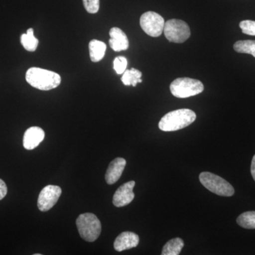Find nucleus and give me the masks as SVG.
Wrapping results in <instances>:
<instances>
[{
	"label": "nucleus",
	"mask_w": 255,
	"mask_h": 255,
	"mask_svg": "<svg viewBox=\"0 0 255 255\" xmlns=\"http://www.w3.org/2000/svg\"><path fill=\"white\" fill-rule=\"evenodd\" d=\"M142 73L135 68H131L130 70H126L123 73L122 78V81L126 86L135 87L137 83H141Z\"/></svg>",
	"instance_id": "2eb2a0df"
},
{
	"label": "nucleus",
	"mask_w": 255,
	"mask_h": 255,
	"mask_svg": "<svg viewBox=\"0 0 255 255\" xmlns=\"http://www.w3.org/2000/svg\"><path fill=\"white\" fill-rule=\"evenodd\" d=\"M251 174L253 176V179L255 181V155L253 157V160H252L251 164Z\"/></svg>",
	"instance_id": "b1692460"
},
{
	"label": "nucleus",
	"mask_w": 255,
	"mask_h": 255,
	"mask_svg": "<svg viewBox=\"0 0 255 255\" xmlns=\"http://www.w3.org/2000/svg\"><path fill=\"white\" fill-rule=\"evenodd\" d=\"M238 224L246 229H255V211H247L240 215Z\"/></svg>",
	"instance_id": "a211bd4d"
},
{
	"label": "nucleus",
	"mask_w": 255,
	"mask_h": 255,
	"mask_svg": "<svg viewBox=\"0 0 255 255\" xmlns=\"http://www.w3.org/2000/svg\"><path fill=\"white\" fill-rule=\"evenodd\" d=\"M127 60L125 57H117L114 60V68L116 73L118 75H122L126 71L127 68Z\"/></svg>",
	"instance_id": "aec40b11"
},
{
	"label": "nucleus",
	"mask_w": 255,
	"mask_h": 255,
	"mask_svg": "<svg viewBox=\"0 0 255 255\" xmlns=\"http://www.w3.org/2000/svg\"><path fill=\"white\" fill-rule=\"evenodd\" d=\"M45 137V132L41 128H29L23 135V145L26 150H33L38 146Z\"/></svg>",
	"instance_id": "9d476101"
},
{
	"label": "nucleus",
	"mask_w": 255,
	"mask_h": 255,
	"mask_svg": "<svg viewBox=\"0 0 255 255\" xmlns=\"http://www.w3.org/2000/svg\"><path fill=\"white\" fill-rule=\"evenodd\" d=\"M21 43L23 48L28 51L34 52L36 50L39 41L34 36L33 28H28L26 33L21 35Z\"/></svg>",
	"instance_id": "f3484780"
},
{
	"label": "nucleus",
	"mask_w": 255,
	"mask_h": 255,
	"mask_svg": "<svg viewBox=\"0 0 255 255\" xmlns=\"http://www.w3.org/2000/svg\"><path fill=\"white\" fill-rule=\"evenodd\" d=\"M183 247L184 241L181 238H176L167 242L162 249V255H178L180 254Z\"/></svg>",
	"instance_id": "dca6fc26"
},
{
	"label": "nucleus",
	"mask_w": 255,
	"mask_h": 255,
	"mask_svg": "<svg viewBox=\"0 0 255 255\" xmlns=\"http://www.w3.org/2000/svg\"><path fill=\"white\" fill-rule=\"evenodd\" d=\"M126 164L127 161L123 157H117L111 162L105 175L107 184H115L120 179L125 169Z\"/></svg>",
	"instance_id": "f8f14e48"
},
{
	"label": "nucleus",
	"mask_w": 255,
	"mask_h": 255,
	"mask_svg": "<svg viewBox=\"0 0 255 255\" xmlns=\"http://www.w3.org/2000/svg\"><path fill=\"white\" fill-rule=\"evenodd\" d=\"M110 45L116 52H120L128 48L129 42L126 33L119 28H111L110 31Z\"/></svg>",
	"instance_id": "ddd939ff"
},
{
	"label": "nucleus",
	"mask_w": 255,
	"mask_h": 255,
	"mask_svg": "<svg viewBox=\"0 0 255 255\" xmlns=\"http://www.w3.org/2000/svg\"><path fill=\"white\" fill-rule=\"evenodd\" d=\"M233 48L238 53L251 54L255 58V41H238L235 43Z\"/></svg>",
	"instance_id": "6ab92c4d"
},
{
	"label": "nucleus",
	"mask_w": 255,
	"mask_h": 255,
	"mask_svg": "<svg viewBox=\"0 0 255 255\" xmlns=\"http://www.w3.org/2000/svg\"><path fill=\"white\" fill-rule=\"evenodd\" d=\"M139 243V237L132 232H124L116 238L114 242V249L117 252H122L135 248Z\"/></svg>",
	"instance_id": "9b49d317"
},
{
	"label": "nucleus",
	"mask_w": 255,
	"mask_h": 255,
	"mask_svg": "<svg viewBox=\"0 0 255 255\" xmlns=\"http://www.w3.org/2000/svg\"><path fill=\"white\" fill-rule=\"evenodd\" d=\"M172 95L177 98H188L201 94L204 86L199 80L189 78L176 79L169 87Z\"/></svg>",
	"instance_id": "20e7f679"
},
{
	"label": "nucleus",
	"mask_w": 255,
	"mask_h": 255,
	"mask_svg": "<svg viewBox=\"0 0 255 255\" xmlns=\"http://www.w3.org/2000/svg\"><path fill=\"white\" fill-rule=\"evenodd\" d=\"M135 184L134 181H130L117 189L113 197V204L116 207H123L132 202L135 197V194L132 191Z\"/></svg>",
	"instance_id": "1a4fd4ad"
},
{
	"label": "nucleus",
	"mask_w": 255,
	"mask_h": 255,
	"mask_svg": "<svg viewBox=\"0 0 255 255\" xmlns=\"http://www.w3.org/2000/svg\"><path fill=\"white\" fill-rule=\"evenodd\" d=\"M140 24L142 29L148 36L158 37L163 32L164 20L157 13L147 11L140 16Z\"/></svg>",
	"instance_id": "0eeeda50"
},
{
	"label": "nucleus",
	"mask_w": 255,
	"mask_h": 255,
	"mask_svg": "<svg viewBox=\"0 0 255 255\" xmlns=\"http://www.w3.org/2000/svg\"><path fill=\"white\" fill-rule=\"evenodd\" d=\"M83 4L90 14H96L100 9V0H83Z\"/></svg>",
	"instance_id": "4be33fe9"
},
{
	"label": "nucleus",
	"mask_w": 255,
	"mask_h": 255,
	"mask_svg": "<svg viewBox=\"0 0 255 255\" xmlns=\"http://www.w3.org/2000/svg\"><path fill=\"white\" fill-rule=\"evenodd\" d=\"M26 80L31 86L43 91L56 88L61 82V78L58 73L39 68L28 69Z\"/></svg>",
	"instance_id": "f257e3e1"
},
{
	"label": "nucleus",
	"mask_w": 255,
	"mask_h": 255,
	"mask_svg": "<svg viewBox=\"0 0 255 255\" xmlns=\"http://www.w3.org/2000/svg\"><path fill=\"white\" fill-rule=\"evenodd\" d=\"M78 232L82 239L87 242L95 241L102 232V224L98 218L91 213L79 216L76 221Z\"/></svg>",
	"instance_id": "7ed1b4c3"
},
{
	"label": "nucleus",
	"mask_w": 255,
	"mask_h": 255,
	"mask_svg": "<svg viewBox=\"0 0 255 255\" xmlns=\"http://www.w3.org/2000/svg\"><path fill=\"white\" fill-rule=\"evenodd\" d=\"M195 112L182 109L169 112L161 119L159 128L162 131H176L189 127L196 120Z\"/></svg>",
	"instance_id": "f03ea898"
},
{
	"label": "nucleus",
	"mask_w": 255,
	"mask_h": 255,
	"mask_svg": "<svg viewBox=\"0 0 255 255\" xmlns=\"http://www.w3.org/2000/svg\"><path fill=\"white\" fill-rule=\"evenodd\" d=\"M164 36L169 41L182 43L191 36L189 26L185 21L179 19H170L164 23Z\"/></svg>",
	"instance_id": "423d86ee"
},
{
	"label": "nucleus",
	"mask_w": 255,
	"mask_h": 255,
	"mask_svg": "<svg viewBox=\"0 0 255 255\" xmlns=\"http://www.w3.org/2000/svg\"><path fill=\"white\" fill-rule=\"evenodd\" d=\"M199 180L202 185L208 190L222 196H231L234 194L235 190L233 186L226 179L211 172H201Z\"/></svg>",
	"instance_id": "39448f33"
},
{
	"label": "nucleus",
	"mask_w": 255,
	"mask_h": 255,
	"mask_svg": "<svg viewBox=\"0 0 255 255\" xmlns=\"http://www.w3.org/2000/svg\"><path fill=\"white\" fill-rule=\"evenodd\" d=\"M239 26L245 34L255 36V21L244 20L240 23Z\"/></svg>",
	"instance_id": "412c9836"
},
{
	"label": "nucleus",
	"mask_w": 255,
	"mask_h": 255,
	"mask_svg": "<svg viewBox=\"0 0 255 255\" xmlns=\"http://www.w3.org/2000/svg\"><path fill=\"white\" fill-rule=\"evenodd\" d=\"M89 49L92 61L98 63L105 57L107 45L104 42L94 39L89 43Z\"/></svg>",
	"instance_id": "4468645a"
},
{
	"label": "nucleus",
	"mask_w": 255,
	"mask_h": 255,
	"mask_svg": "<svg viewBox=\"0 0 255 255\" xmlns=\"http://www.w3.org/2000/svg\"><path fill=\"white\" fill-rule=\"evenodd\" d=\"M61 194V188L58 186L48 185L43 188L38 196V209L43 212L49 211L58 202Z\"/></svg>",
	"instance_id": "6e6552de"
},
{
	"label": "nucleus",
	"mask_w": 255,
	"mask_h": 255,
	"mask_svg": "<svg viewBox=\"0 0 255 255\" xmlns=\"http://www.w3.org/2000/svg\"><path fill=\"white\" fill-rule=\"evenodd\" d=\"M7 194V187L4 181L0 179V200L4 199L5 196Z\"/></svg>",
	"instance_id": "5701e85b"
}]
</instances>
